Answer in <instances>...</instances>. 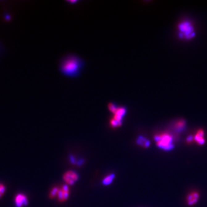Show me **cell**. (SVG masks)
I'll use <instances>...</instances> for the list:
<instances>
[{
    "label": "cell",
    "instance_id": "7",
    "mask_svg": "<svg viewBox=\"0 0 207 207\" xmlns=\"http://www.w3.org/2000/svg\"><path fill=\"white\" fill-rule=\"evenodd\" d=\"M16 207H23L28 204V200L26 195L23 193H18L15 196L14 199Z\"/></svg>",
    "mask_w": 207,
    "mask_h": 207
},
{
    "label": "cell",
    "instance_id": "6",
    "mask_svg": "<svg viewBox=\"0 0 207 207\" xmlns=\"http://www.w3.org/2000/svg\"><path fill=\"white\" fill-rule=\"evenodd\" d=\"M69 194L70 192L68 185H64L61 188H59V192L57 194L58 200L60 202H64L68 198Z\"/></svg>",
    "mask_w": 207,
    "mask_h": 207
},
{
    "label": "cell",
    "instance_id": "3",
    "mask_svg": "<svg viewBox=\"0 0 207 207\" xmlns=\"http://www.w3.org/2000/svg\"><path fill=\"white\" fill-rule=\"evenodd\" d=\"M179 36L181 38L190 39L194 38L195 31L193 25L189 21H184L178 26Z\"/></svg>",
    "mask_w": 207,
    "mask_h": 207
},
{
    "label": "cell",
    "instance_id": "9",
    "mask_svg": "<svg viewBox=\"0 0 207 207\" xmlns=\"http://www.w3.org/2000/svg\"><path fill=\"white\" fill-rule=\"evenodd\" d=\"M194 139L197 143L200 145H203L205 143V138H204V132L203 130H200L195 135Z\"/></svg>",
    "mask_w": 207,
    "mask_h": 207
},
{
    "label": "cell",
    "instance_id": "10",
    "mask_svg": "<svg viewBox=\"0 0 207 207\" xmlns=\"http://www.w3.org/2000/svg\"><path fill=\"white\" fill-rule=\"evenodd\" d=\"M136 143L140 146L147 148L150 145V142L146 138L143 136H140L136 140Z\"/></svg>",
    "mask_w": 207,
    "mask_h": 207
},
{
    "label": "cell",
    "instance_id": "8",
    "mask_svg": "<svg viewBox=\"0 0 207 207\" xmlns=\"http://www.w3.org/2000/svg\"><path fill=\"white\" fill-rule=\"evenodd\" d=\"M199 194L197 192H192L190 193L187 197V203L189 205H193L195 204L196 203H197L199 201Z\"/></svg>",
    "mask_w": 207,
    "mask_h": 207
},
{
    "label": "cell",
    "instance_id": "15",
    "mask_svg": "<svg viewBox=\"0 0 207 207\" xmlns=\"http://www.w3.org/2000/svg\"><path fill=\"white\" fill-rule=\"evenodd\" d=\"M194 139V138L192 136H189L187 139H186V140L188 143H190L193 141V140Z\"/></svg>",
    "mask_w": 207,
    "mask_h": 207
},
{
    "label": "cell",
    "instance_id": "13",
    "mask_svg": "<svg viewBox=\"0 0 207 207\" xmlns=\"http://www.w3.org/2000/svg\"><path fill=\"white\" fill-rule=\"evenodd\" d=\"M185 125V123L184 122V121H180L177 123H176V129L178 131H181L182 130H184Z\"/></svg>",
    "mask_w": 207,
    "mask_h": 207
},
{
    "label": "cell",
    "instance_id": "12",
    "mask_svg": "<svg viewBox=\"0 0 207 207\" xmlns=\"http://www.w3.org/2000/svg\"><path fill=\"white\" fill-rule=\"evenodd\" d=\"M59 188L58 187H54L52 189H51V191L50 192V197L51 199L54 198L55 196H57L58 193L59 192Z\"/></svg>",
    "mask_w": 207,
    "mask_h": 207
},
{
    "label": "cell",
    "instance_id": "11",
    "mask_svg": "<svg viewBox=\"0 0 207 207\" xmlns=\"http://www.w3.org/2000/svg\"><path fill=\"white\" fill-rule=\"evenodd\" d=\"M115 178V174H110L108 176L104 178L102 181V184L104 185H109L114 181V180Z\"/></svg>",
    "mask_w": 207,
    "mask_h": 207
},
{
    "label": "cell",
    "instance_id": "14",
    "mask_svg": "<svg viewBox=\"0 0 207 207\" xmlns=\"http://www.w3.org/2000/svg\"><path fill=\"white\" fill-rule=\"evenodd\" d=\"M6 191V187L4 184H0V199L4 195Z\"/></svg>",
    "mask_w": 207,
    "mask_h": 207
},
{
    "label": "cell",
    "instance_id": "1",
    "mask_svg": "<svg viewBox=\"0 0 207 207\" xmlns=\"http://www.w3.org/2000/svg\"><path fill=\"white\" fill-rule=\"evenodd\" d=\"M83 67V62L76 56H69L63 61L60 71L64 75L68 77L77 76Z\"/></svg>",
    "mask_w": 207,
    "mask_h": 207
},
{
    "label": "cell",
    "instance_id": "4",
    "mask_svg": "<svg viewBox=\"0 0 207 207\" xmlns=\"http://www.w3.org/2000/svg\"><path fill=\"white\" fill-rule=\"evenodd\" d=\"M127 110L125 108L121 107L118 108L114 112V117L110 120V125L114 128L120 127L122 123L124 116L126 114Z\"/></svg>",
    "mask_w": 207,
    "mask_h": 207
},
{
    "label": "cell",
    "instance_id": "5",
    "mask_svg": "<svg viewBox=\"0 0 207 207\" xmlns=\"http://www.w3.org/2000/svg\"><path fill=\"white\" fill-rule=\"evenodd\" d=\"M63 178L67 185H72L78 180L79 176L76 172L72 170H68L64 174Z\"/></svg>",
    "mask_w": 207,
    "mask_h": 207
},
{
    "label": "cell",
    "instance_id": "2",
    "mask_svg": "<svg viewBox=\"0 0 207 207\" xmlns=\"http://www.w3.org/2000/svg\"><path fill=\"white\" fill-rule=\"evenodd\" d=\"M156 146L162 150L169 151L174 148L173 138L169 134H161L154 137Z\"/></svg>",
    "mask_w": 207,
    "mask_h": 207
}]
</instances>
